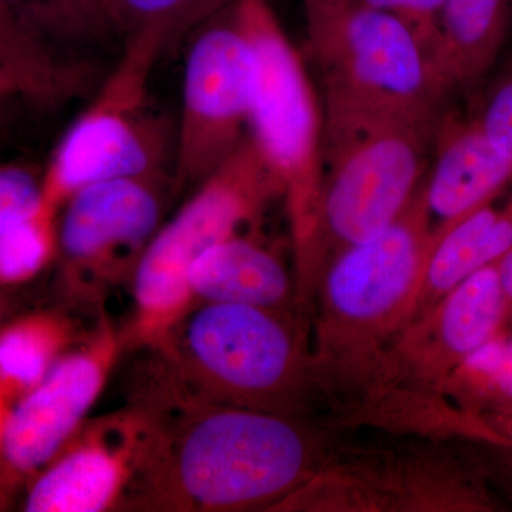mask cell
<instances>
[{
  "instance_id": "6da1fadb",
  "label": "cell",
  "mask_w": 512,
  "mask_h": 512,
  "mask_svg": "<svg viewBox=\"0 0 512 512\" xmlns=\"http://www.w3.org/2000/svg\"><path fill=\"white\" fill-rule=\"evenodd\" d=\"M433 242L421 183L390 227L343 251L320 276L313 291L318 305L312 379L318 400H328L339 421L352 412L387 349L409 325Z\"/></svg>"
},
{
  "instance_id": "7a4b0ae2",
  "label": "cell",
  "mask_w": 512,
  "mask_h": 512,
  "mask_svg": "<svg viewBox=\"0 0 512 512\" xmlns=\"http://www.w3.org/2000/svg\"><path fill=\"white\" fill-rule=\"evenodd\" d=\"M437 124H373L322 134L318 197L295 239L305 298L336 256L376 237L406 210L429 170Z\"/></svg>"
},
{
  "instance_id": "3957f363",
  "label": "cell",
  "mask_w": 512,
  "mask_h": 512,
  "mask_svg": "<svg viewBox=\"0 0 512 512\" xmlns=\"http://www.w3.org/2000/svg\"><path fill=\"white\" fill-rule=\"evenodd\" d=\"M309 46L323 80L322 133L394 124L436 126L451 96L433 56L407 23L350 3Z\"/></svg>"
},
{
  "instance_id": "277c9868",
  "label": "cell",
  "mask_w": 512,
  "mask_h": 512,
  "mask_svg": "<svg viewBox=\"0 0 512 512\" xmlns=\"http://www.w3.org/2000/svg\"><path fill=\"white\" fill-rule=\"evenodd\" d=\"M164 43L151 33L124 40L113 70L89 106L64 131L42 174L45 201L53 207L87 185L171 174L175 123L151 101V80Z\"/></svg>"
},
{
  "instance_id": "5b68a950",
  "label": "cell",
  "mask_w": 512,
  "mask_h": 512,
  "mask_svg": "<svg viewBox=\"0 0 512 512\" xmlns=\"http://www.w3.org/2000/svg\"><path fill=\"white\" fill-rule=\"evenodd\" d=\"M332 460L322 431L238 406L194 424L181 444L177 473L195 503L239 510L296 493Z\"/></svg>"
},
{
  "instance_id": "8992f818",
  "label": "cell",
  "mask_w": 512,
  "mask_h": 512,
  "mask_svg": "<svg viewBox=\"0 0 512 512\" xmlns=\"http://www.w3.org/2000/svg\"><path fill=\"white\" fill-rule=\"evenodd\" d=\"M254 57L249 138L281 187L293 237L308 224L322 178V114L302 57L266 0H238Z\"/></svg>"
},
{
  "instance_id": "52a82bcc",
  "label": "cell",
  "mask_w": 512,
  "mask_h": 512,
  "mask_svg": "<svg viewBox=\"0 0 512 512\" xmlns=\"http://www.w3.org/2000/svg\"><path fill=\"white\" fill-rule=\"evenodd\" d=\"M254 57L238 0L195 30L185 56L171 180L200 185L249 136Z\"/></svg>"
},
{
  "instance_id": "ba28073f",
  "label": "cell",
  "mask_w": 512,
  "mask_h": 512,
  "mask_svg": "<svg viewBox=\"0 0 512 512\" xmlns=\"http://www.w3.org/2000/svg\"><path fill=\"white\" fill-rule=\"evenodd\" d=\"M271 311L210 303L188 325V348L215 386L248 409L295 412L318 397L311 349Z\"/></svg>"
},
{
  "instance_id": "9c48e42d",
  "label": "cell",
  "mask_w": 512,
  "mask_h": 512,
  "mask_svg": "<svg viewBox=\"0 0 512 512\" xmlns=\"http://www.w3.org/2000/svg\"><path fill=\"white\" fill-rule=\"evenodd\" d=\"M275 197H282L281 187L248 136L147 245L136 275L140 305L148 312L180 305L190 292L188 274L198 256L237 234Z\"/></svg>"
},
{
  "instance_id": "30bf717a",
  "label": "cell",
  "mask_w": 512,
  "mask_h": 512,
  "mask_svg": "<svg viewBox=\"0 0 512 512\" xmlns=\"http://www.w3.org/2000/svg\"><path fill=\"white\" fill-rule=\"evenodd\" d=\"M508 318L497 264L478 269L403 330L397 353L404 377L421 392H444L454 369L500 335Z\"/></svg>"
},
{
  "instance_id": "8fae6325",
  "label": "cell",
  "mask_w": 512,
  "mask_h": 512,
  "mask_svg": "<svg viewBox=\"0 0 512 512\" xmlns=\"http://www.w3.org/2000/svg\"><path fill=\"white\" fill-rule=\"evenodd\" d=\"M168 178L171 174L117 178L74 192L60 227L64 254L77 264H109L150 242Z\"/></svg>"
},
{
  "instance_id": "7c38bea8",
  "label": "cell",
  "mask_w": 512,
  "mask_h": 512,
  "mask_svg": "<svg viewBox=\"0 0 512 512\" xmlns=\"http://www.w3.org/2000/svg\"><path fill=\"white\" fill-rule=\"evenodd\" d=\"M510 185L512 163L488 140L476 117L444 111L423 181L433 228L498 200Z\"/></svg>"
},
{
  "instance_id": "4fadbf2b",
  "label": "cell",
  "mask_w": 512,
  "mask_h": 512,
  "mask_svg": "<svg viewBox=\"0 0 512 512\" xmlns=\"http://www.w3.org/2000/svg\"><path fill=\"white\" fill-rule=\"evenodd\" d=\"M101 386L100 367L74 356L53 367L10 414L3 450L19 470H33L55 456L87 412Z\"/></svg>"
},
{
  "instance_id": "5bb4252c",
  "label": "cell",
  "mask_w": 512,
  "mask_h": 512,
  "mask_svg": "<svg viewBox=\"0 0 512 512\" xmlns=\"http://www.w3.org/2000/svg\"><path fill=\"white\" fill-rule=\"evenodd\" d=\"M357 471L370 511L484 512L498 507L477 477L439 454L357 463Z\"/></svg>"
},
{
  "instance_id": "9a60e30c",
  "label": "cell",
  "mask_w": 512,
  "mask_h": 512,
  "mask_svg": "<svg viewBox=\"0 0 512 512\" xmlns=\"http://www.w3.org/2000/svg\"><path fill=\"white\" fill-rule=\"evenodd\" d=\"M190 291L211 303L272 309L288 298V272L272 252L232 235L205 249L188 274Z\"/></svg>"
},
{
  "instance_id": "2e32d148",
  "label": "cell",
  "mask_w": 512,
  "mask_h": 512,
  "mask_svg": "<svg viewBox=\"0 0 512 512\" xmlns=\"http://www.w3.org/2000/svg\"><path fill=\"white\" fill-rule=\"evenodd\" d=\"M0 64L33 106L57 107L93 86L92 66L50 45L8 0H0Z\"/></svg>"
},
{
  "instance_id": "e0dca14e",
  "label": "cell",
  "mask_w": 512,
  "mask_h": 512,
  "mask_svg": "<svg viewBox=\"0 0 512 512\" xmlns=\"http://www.w3.org/2000/svg\"><path fill=\"white\" fill-rule=\"evenodd\" d=\"M512 0H444L436 66L451 94L474 89L510 32Z\"/></svg>"
},
{
  "instance_id": "ac0fdd59",
  "label": "cell",
  "mask_w": 512,
  "mask_h": 512,
  "mask_svg": "<svg viewBox=\"0 0 512 512\" xmlns=\"http://www.w3.org/2000/svg\"><path fill=\"white\" fill-rule=\"evenodd\" d=\"M497 211V200L491 201L446 227L433 228V247L424 266L410 322L430 312L478 269L495 264L490 229Z\"/></svg>"
},
{
  "instance_id": "d6986e66",
  "label": "cell",
  "mask_w": 512,
  "mask_h": 512,
  "mask_svg": "<svg viewBox=\"0 0 512 512\" xmlns=\"http://www.w3.org/2000/svg\"><path fill=\"white\" fill-rule=\"evenodd\" d=\"M119 483V468L100 450H80L57 463L30 491L32 512H94L103 510Z\"/></svg>"
},
{
  "instance_id": "ffe728a7",
  "label": "cell",
  "mask_w": 512,
  "mask_h": 512,
  "mask_svg": "<svg viewBox=\"0 0 512 512\" xmlns=\"http://www.w3.org/2000/svg\"><path fill=\"white\" fill-rule=\"evenodd\" d=\"M8 2L50 45L77 62L89 64L87 53L121 42L103 0Z\"/></svg>"
},
{
  "instance_id": "44dd1931",
  "label": "cell",
  "mask_w": 512,
  "mask_h": 512,
  "mask_svg": "<svg viewBox=\"0 0 512 512\" xmlns=\"http://www.w3.org/2000/svg\"><path fill=\"white\" fill-rule=\"evenodd\" d=\"M444 397L470 419L512 410V335L503 330L468 355L448 377Z\"/></svg>"
},
{
  "instance_id": "7402d4cb",
  "label": "cell",
  "mask_w": 512,
  "mask_h": 512,
  "mask_svg": "<svg viewBox=\"0 0 512 512\" xmlns=\"http://www.w3.org/2000/svg\"><path fill=\"white\" fill-rule=\"evenodd\" d=\"M237 0H103L121 43L151 33L160 37L165 53Z\"/></svg>"
},
{
  "instance_id": "603a6c76",
  "label": "cell",
  "mask_w": 512,
  "mask_h": 512,
  "mask_svg": "<svg viewBox=\"0 0 512 512\" xmlns=\"http://www.w3.org/2000/svg\"><path fill=\"white\" fill-rule=\"evenodd\" d=\"M53 211L55 208L46 207L32 220L0 234V279L20 281L42 268L52 248Z\"/></svg>"
},
{
  "instance_id": "cb8c5ba5",
  "label": "cell",
  "mask_w": 512,
  "mask_h": 512,
  "mask_svg": "<svg viewBox=\"0 0 512 512\" xmlns=\"http://www.w3.org/2000/svg\"><path fill=\"white\" fill-rule=\"evenodd\" d=\"M46 207L52 205L43 195L42 174L26 164H0V234L32 220Z\"/></svg>"
},
{
  "instance_id": "d4e9b609",
  "label": "cell",
  "mask_w": 512,
  "mask_h": 512,
  "mask_svg": "<svg viewBox=\"0 0 512 512\" xmlns=\"http://www.w3.org/2000/svg\"><path fill=\"white\" fill-rule=\"evenodd\" d=\"M49 348L32 329H15L0 336V376L30 386L46 376Z\"/></svg>"
},
{
  "instance_id": "484cf974",
  "label": "cell",
  "mask_w": 512,
  "mask_h": 512,
  "mask_svg": "<svg viewBox=\"0 0 512 512\" xmlns=\"http://www.w3.org/2000/svg\"><path fill=\"white\" fill-rule=\"evenodd\" d=\"M485 136L512 163V49L474 114Z\"/></svg>"
},
{
  "instance_id": "4316f807",
  "label": "cell",
  "mask_w": 512,
  "mask_h": 512,
  "mask_svg": "<svg viewBox=\"0 0 512 512\" xmlns=\"http://www.w3.org/2000/svg\"><path fill=\"white\" fill-rule=\"evenodd\" d=\"M365 8L392 13L414 30L436 64L444 0H352ZM437 67V66H436ZM439 70V69H437Z\"/></svg>"
},
{
  "instance_id": "83f0119b",
  "label": "cell",
  "mask_w": 512,
  "mask_h": 512,
  "mask_svg": "<svg viewBox=\"0 0 512 512\" xmlns=\"http://www.w3.org/2000/svg\"><path fill=\"white\" fill-rule=\"evenodd\" d=\"M476 420L487 431V446L512 447V410L481 414Z\"/></svg>"
},
{
  "instance_id": "f1b7e54d",
  "label": "cell",
  "mask_w": 512,
  "mask_h": 512,
  "mask_svg": "<svg viewBox=\"0 0 512 512\" xmlns=\"http://www.w3.org/2000/svg\"><path fill=\"white\" fill-rule=\"evenodd\" d=\"M28 103L23 97L22 92L12 79V76L6 72L5 67L0 64V121L9 113L15 104Z\"/></svg>"
},
{
  "instance_id": "f546056e",
  "label": "cell",
  "mask_w": 512,
  "mask_h": 512,
  "mask_svg": "<svg viewBox=\"0 0 512 512\" xmlns=\"http://www.w3.org/2000/svg\"><path fill=\"white\" fill-rule=\"evenodd\" d=\"M498 275H500L501 286L505 298H507L510 316L512 315V248L498 261Z\"/></svg>"
},
{
  "instance_id": "4dcf8cb0",
  "label": "cell",
  "mask_w": 512,
  "mask_h": 512,
  "mask_svg": "<svg viewBox=\"0 0 512 512\" xmlns=\"http://www.w3.org/2000/svg\"><path fill=\"white\" fill-rule=\"evenodd\" d=\"M493 451V458L497 461L498 470L505 474L508 483L512 484V447L487 446Z\"/></svg>"
}]
</instances>
